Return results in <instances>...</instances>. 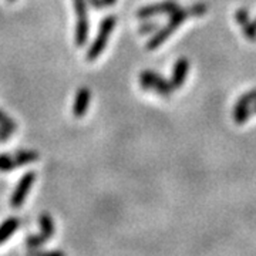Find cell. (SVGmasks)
I'll return each instance as SVG.
<instances>
[{
    "label": "cell",
    "mask_w": 256,
    "mask_h": 256,
    "mask_svg": "<svg viewBox=\"0 0 256 256\" xmlns=\"http://www.w3.org/2000/svg\"><path fill=\"white\" fill-rule=\"evenodd\" d=\"M256 101V88L250 92H245L242 97H239V100L235 104L234 110H250V106Z\"/></svg>",
    "instance_id": "13"
},
{
    "label": "cell",
    "mask_w": 256,
    "mask_h": 256,
    "mask_svg": "<svg viewBox=\"0 0 256 256\" xmlns=\"http://www.w3.org/2000/svg\"><path fill=\"white\" fill-rule=\"evenodd\" d=\"M14 161H16V165L18 166H22V165L28 164V162H34L38 160V152L37 151H33V150H22V151H18L14 156Z\"/></svg>",
    "instance_id": "11"
},
{
    "label": "cell",
    "mask_w": 256,
    "mask_h": 256,
    "mask_svg": "<svg viewBox=\"0 0 256 256\" xmlns=\"http://www.w3.org/2000/svg\"><path fill=\"white\" fill-rule=\"evenodd\" d=\"M140 82H141V87L144 90H154L165 98L172 96L175 90L171 82H166L164 77L158 76L156 72H151V70H144L140 76Z\"/></svg>",
    "instance_id": "3"
},
{
    "label": "cell",
    "mask_w": 256,
    "mask_h": 256,
    "mask_svg": "<svg viewBox=\"0 0 256 256\" xmlns=\"http://www.w3.org/2000/svg\"><path fill=\"white\" fill-rule=\"evenodd\" d=\"M18 218H8L2 225H0V244H3L16 232L18 228Z\"/></svg>",
    "instance_id": "10"
},
{
    "label": "cell",
    "mask_w": 256,
    "mask_h": 256,
    "mask_svg": "<svg viewBox=\"0 0 256 256\" xmlns=\"http://www.w3.org/2000/svg\"><path fill=\"white\" fill-rule=\"evenodd\" d=\"M18 165H16V161L13 156L10 154H0V171L2 172H9V171H13L16 170Z\"/></svg>",
    "instance_id": "14"
},
{
    "label": "cell",
    "mask_w": 256,
    "mask_h": 256,
    "mask_svg": "<svg viewBox=\"0 0 256 256\" xmlns=\"http://www.w3.org/2000/svg\"><path fill=\"white\" fill-rule=\"evenodd\" d=\"M102 3H104L106 8H111V6H114L117 3V0H102Z\"/></svg>",
    "instance_id": "22"
},
{
    "label": "cell",
    "mask_w": 256,
    "mask_h": 256,
    "mask_svg": "<svg viewBox=\"0 0 256 256\" xmlns=\"http://www.w3.org/2000/svg\"><path fill=\"white\" fill-rule=\"evenodd\" d=\"M206 12H208V6H206L205 3H196V4L191 6L192 16H202V14H205Z\"/></svg>",
    "instance_id": "19"
},
{
    "label": "cell",
    "mask_w": 256,
    "mask_h": 256,
    "mask_svg": "<svg viewBox=\"0 0 256 256\" xmlns=\"http://www.w3.org/2000/svg\"><path fill=\"white\" fill-rule=\"evenodd\" d=\"M10 136H12V131H9L8 128L0 127V141H8Z\"/></svg>",
    "instance_id": "21"
},
{
    "label": "cell",
    "mask_w": 256,
    "mask_h": 256,
    "mask_svg": "<svg viewBox=\"0 0 256 256\" xmlns=\"http://www.w3.org/2000/svg\"><path fill=\"white\" fill-rule=\"evenodd\" d=\"M88 18H82L77 20V26H76V44L78 47H82L87 40H88Z\"/></svg>",
    "instance_id": "9"
},
{
    "label": "cell",
    "mask_w": 256,
    "mask_h": 256,
    "mask_svg": "<svg viewBox=\"0 0 256 256\" xmlns=\"http://www.w3.org/2000/svg\"><path fill=\"white\" fill-rule=\"evenodd\" d=\"M0 127H4L8 128L9 131H16V128H18V124L13 121V118H10L9 116L4 112V111L0 110Z\"/></svg>",
    "instance_id": "17"
},
{
    "label": "cell",
    "mask_w": 256,
    "mask_h": 256,
    "mask_svg": "<svg viewBox=\"0 0 256 256\" xmlns=\"http://www.w3.org/2000/svg\"><path fill=\"white\" fill-rule=\"evenodd\" d=\"M38 222H40V234L44 236L46 240H48L54 234V224H53L52 216L48 214H43Z\"/></svg>",
    "instance_id": "12"
},
{
    "label": "cell",
    "mask_w": 256,
    "mask_h": 256,
    "mask_svg": "<svg viewBox=\"0 0 256 256\" xmlns=\"http://www.w3.org/2000/svg\"><path fill=\"white\" fill-rule=\"evenodd\" d=\"M235 18L239 24L242 26L244 34L246 37L249 42H256V23L250 22L249 13L246 9H239L235 13Z\"/></svg>",
    "instance_id": "6"
},
{
    "label": "cell",
    "mask_w": 256,
    "mask_h": 256,
    "mask_svg": "<svg viewBox=\"0 0 256 256\" xmlns=\"http://www.w3.org/2000/svg\"><path fill=\"white\" fill-rule=\"evenodd\" d=\"M9 2H16V0H9Z\"/></svg>",
    "instance_id": "24"
},
{
    "label": "cell",
    "mask_w": 256,
    "mask_h": 256,
    "mask_svg": "<svg viewBox=\"0 0 256 256\" xmlns=\"http://www.w3.org/2000/svg\"><path fill=\"white\" fill-rule=\"evenodd\" d=\"M190 16H192L191 8H188V9H180V8H178V9L174 10L172 13H170V20H168V23H166L165 26H162V28H160V30H156V34L151 37V40H148V43H146V50H156V48H158L168 37L174 33L175 30H176V28H178L181 23H184Z\"/></svg>",
    "instance_id": "1"
},
{
    "label": "cell",
    "mask_w": 256,
    "mask_h": 256,
    "mask_svg": "<svg viewBox=\"0 0 256 256\" xmlns=\"http://www.w3.org/2000/svg\"><path fill=\"white\" fill-rule=\"evenodd\" d=\"M88 3H90V6H92V9L96 10H102L106 6H104V3H102V0H87Z\"/></svg>",
    "instance_id": "20"
},
{
    "label": "cell",
    "mask_w": 256,
    "mask_h": 256,
    "mask_svg": "<svg viewBox=\"0 0 256 256\" xmlns=\"http://www.w3.org/2000/svg\"><path fill=\"white\" fill-rule=\"evenodd\" d=\"M117 24V18L114 14H110L107 18H102V22L100 23V28H98V33L96 36V40L92 42V44L87 52V60L88 62H94L96 58H98L100 54L104 52V48L108 43V38H110L111 32L114 30Z\"/></svg>",
    "instance_id": "2"
},
{
    "label": "cell",
    "mask_w": 256,
    "mask_h": 256,
    "mask_svg": "<svg viewBox=\"0 0 256 256\" xmlns=\"http://www.w3.org/2000/svg\"><path fill=\"white\" fill-rule=\"evenodd\" d=\"M44 242H47L44 236L42 234H36V235H30L26 238V246L28 249H37V248L43 246Z\"/></svg>",
    "instance_id": "16"
},
{
    "label": "cell",
    "mask_w": 256,
    "mask_h": 256,
    "mask_svg": "<svg viewBox=\"0 0 256 256\" xmlns=\"http://www.w3.org/2000/svg\"><path fill=\"white\" fill-rule=\"evenodd\" d=\"M178 9V3L175 0H164L161 3H154L144 6L137 12V18L146 20L148 18H152L156 14H162V13H172L174 10Z\"/></svg>",
    "instance_id": "5"
},
{
    "label": "cell",
    "mask_w": 256,
    "mask_h": 256,
    "mask_svg": "<svg viewBox=\"0 0 256 256\" xmlns=\"http://www.w3.org/2000/svg\"><path fill=\"white\" fill-rule=\"evenodd\" d=\"M74 9L77 13V20L82 18H88V6H87V0H73Z\"/></svg>",
    "instance_id": "15"
},
{
    "label": "cell",
    "mask_w": 256,
    "mask_h": 256,
    "mask_svg": "<svg viewBox=\"0 0 256 256\" xmlns=\"http://www.w3.org/2000/svg\"><path fill=\"white\" fill-rule=\"evenodd\" d=\"M188 70H190V62L188 58L181 57L176 60V63L174 66V72H172V77H171V84L175 90L176 88H181L184 86V82L186 80V76H188Z\"/></svg>",
    "instance_id": "7"
},
{
    "label": "cell",
    "mask_w": 256,
    "mask_h": 256,
    "mask_svg": "<svg viewBox=\"0 0 256 256\" xmlns=\"http://www.w3.org/2000/svg\"><path fill=\"white\" fill-rule=\"evenodd\" d=\"M90 97H92V92H90V90H88L87 87H82V88L77 92L73 104L74 117L80 118V117H82V116L87 112L88 104H90Z\"/></svg>",
    "instance_id": "8"
},
{
    "label": "cell",
    "mask_w": 256,
    "mask_h": 256,
    "mask_svg": "<svg viewBox=\"0 0 256 256\" xmlns=\"http://www.w3.org/2000/svg\"><path fill=\"white\" fill-rule=\"evenodd\" d=\"M250 112H252V116H254V114H256V101L254 102V106L250 107Z\"/></svg>",
    "instance_id": "23"
},
{
    "label": "cell",
    "mask_w": 256,
    "mask_h": 256,
    "mask_svg": "<svg viewBox=\"0 0 256 256\" xmlns=\"http://www.w3.org/2000/svg\"><path fill=\"white\" fill-rule=\"evenodd\" d=\"M160 23L158 22H146L140 26V34H151V33H156V30H160Z\"/></svg>",
    "instance_id": "18"
},
{
    "label": "cell",
    "mask_w": 256,
    "mask_h": 256,
    "mask_svg": "<svg viewBox=\"0 0 256 256\" xmlns=\"http://www.w3.org/2000/svg\"><path fill=\"white\" fill-rule=\"evenodd\" d=\"M34 181H36V172H33V171H28V172H26L20 178L16 190H14L12 198H10V205L13 208H20L24 204L26 196L28 195L30 188H32V185H33Z\"/></svg>",
    "instance_id": "4"
},
{
    "label": "cell",
    "mask_w": 256,
    "mask_h": 256,
    "mask_svg": "<svg viewBox=\"0 0 256 256\" xmlns=\"http://www.w3.org/2000/svg\"><path fill=\"white\" fill-rule=\"evenodd\" d=\"M255 23H256V20H255Z\"/></svg>",
    "instance_id": "25"
}]
</instances>
